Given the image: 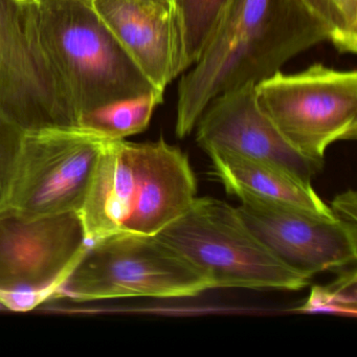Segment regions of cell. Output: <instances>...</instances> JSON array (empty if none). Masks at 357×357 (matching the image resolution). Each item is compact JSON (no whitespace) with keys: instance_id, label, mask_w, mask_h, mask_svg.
Instances as JSON below:
<instances>
[{"instance_id":"11","label":"cell","mask_w":357,"mask_h":357,"mask_svg":"<svg viewBox=\"0 0 357 357\" xmlns=\"http://www.w3.org/2000/svg\"><path fill=\"white\" fill-rule=\"evenodd\" d=\"M196 143L208 153L231 152L279 167L305 183L323 169L296 151L261 110L255 85H246L214 98L196 123Z\"/></svg>"},{"instance_id":"7","label":"cell","mask_w":357,"mask_h":357,"mask_svg":"<svg viewBox=\"0 0 357 357\" xmlns=\"http://www.w3.org/2000/svg\"><path fill=\"white\" fill-rule=\"evenodd\" d=\"M89 244L78 213L0 210V305L22 312L56 298Z\"/></svg>"},{"instance_id":"10","label":"cell","mask_w":357,"mask_h":357,"mask_svg":"<svg viewBox=\"0 0 357 357\" xmlns=\"http://www.w3.org/2000/svg\"><path fill=\"white\" fill-rule=\"evenodd\" d=\"M236 197L246 227L292 271L311 279L356 261V227L334 216L250 194Z\"/></svg>"},{"instance_id":"16","label":"cell","mask_w":357,"mask_h":357,"mask_svg":"<svg viewBox=\"0 0 357 357\" xmlns=\"http://www.w3.org/2000/svg\"><path fill=\"white\" fill-rule=\"evenodd\" d=\"M321 20L329 43L342 54L357 52V0H303Z\"/></svg>"},{"instance_id":"8","label":"cell","mask_w":357,"mask_h":357,"mask_svg":"<svg viewBox=\"0 0 357 357\" xmlns=\"http://www.w3.org/2000/svg\"><path fill=\"white\" fill-rule=\"evenodd\" d=\"M0 119L22 133L78 128L68 91L39 43L31 0H0Z\"/></svg>"},{"instance_id":"13","label":"cell","mask_w":357,"mask_h":357,"mask_svg":"<svg viewBox=\"0 0 357 357\" xmlns=\"http://www.w3.org/2000/svg\"><path fill=\"white\" fill-rule=\"evenodd\" d=\"M208 154L212 160L213 174L231 195L250 194L334 216L311 183L279 167L222 150H213Z\"/></svg>"},{"instance_id":"4","label":"cell","mask_w":357,"mask_h":357,"mask_svg":"<svg viewBox=\"0 0 357 357\" xmlns=\"http://www.w3.org/2000/svg\"><path fill=\"white\" fill-rule=\"evenodd\" d=\"M210 283L211 288L303 289L310 279L279 260L246 227L237 208L196 197L158 234Z\"/></svg>"},{"instance_id":"5","label":"cell","mask_w":357,"mask_h":357,"mask_svg":"<svg viewBox=\"0 0 357 357\" xmlns=\"http://www.w3.org/2000/svg\"><path fill=\"white\" fill-rule=\"evenodd\" d=\"M212 289L208 280L158 236L119 234L89 244L56 298H174Z\"/></svg>"},{"instance_id":"14","label":"cell","mask_w":357,"mask_h":357,"mask_svg":"<svg viewBox=\"0 0 357 357\" xmlns=\"http://www.w3.org/2000/svg\"><path fill=\"white\" fill-rule=\"evenodd\" d=\"M164 93L155 91L102 106L79 116L78 128L106 141H120L143 132L154 110L164 102Z\"/></svg>"},{"instance_id":"18","label":"cell","mask_w":357,"mask_h":357,"mask_svg":"<svg viewBox=\"0 0 357 357\" xmlns=\"http://www.w3.org/2000/svg\"><path fill=\"white\" fill-rule=\"evenodd\" d=\"M24 133L0 119V210L7 208L13 187Z\"/></svg>"},{"instance_id":"17","label":"cell","mask_w":357,"mask_h":357,"mask_svg":"<svg viewBox=\"0 0 357 357\" xmlns=\"http://www.w3.org/2000/svg\"><path fill=\"white\" fill-rule=\"evenodd\" d=\"M301 312H329L355 317L356 315V273H349L328 287L315 286Z\"/></svg>"},{"instance_id":"19","label":"cell","mask_w":357,"mask_h":357,"mask_svg":"<svg viewBox=\"0 0 357 357\" xmlns=\"http://www.w3.org/2000/svg\"><path fill=\"white\" fill-rule=\"evenodd\" d=\"M330 208L335 218L356 227V193L354 191H347L337 196Z\"/></svg>"},{"instance_id":"20","label":"cell","mask_w":357,"mask_h":357,"mask_svg":"<svg viewBox=\"0 0 357 357\" xmlns=\"http://www.w3.org/2000/svg\"><path fill=\"white\" fill-rule=\"evenodd\" d=\"M147 1H153V3H172V0H147Z\"/></svg>"},{"instance_id":"15","label":"cell","mask_w":357,"mask_h":357,"mask_svg":"<svg viewBox=\"0 0 357 357\" xmlns=\"http://www.w3.org/2000/svg\"><path fill=\"white\" fill-rule=\"evenodd\" d=\"M231 0H172L179 38L178 75L197 62Z\"/></svg>"},{"instance_id":"3","label":"cell","mask_w":357,"mask_h":357,"mask_svg":"<svg viewBox=\"0 0 357 357\" xmlns=\"http://www.w3.org/2000/svg\"><path fill=\"white\" fill-rule=\"evenodd\" d=\"M39 43L79 116L160 91L148 80L91 0H31ZM162 93V91H160Z\"/></svg>"},{"instance_id":"2","label":"cell","mask_w":357,"mask_h":357,"mask_svg":"<svg viewBox=\"0 0 357 357\" xmlns=\"http://www.w3.org/2000/svg\"><path fill=\"white\" fill-rule=\"evenodd\" d=\"M196 197L193 169L176 146L108 141L78 214L89 243L119 234L155 236Z\"/></svg>"},{"instance_id":"1","label":"cell","mask_w":357,"mask_h":357,"mask_svg":"<svg viewBox=\"0 0 357 357\" xmlns=\"http://www.w3.org/2000/svg\"><path fill=\"white\" fill-rule=\"evenodd\" d=\"M324 43L327 28L303 0H231L199 59L179 80L176 137L193 132L214 98L258 84Z\"/></svg>"},{"instance_id":"12","label":"cell","mask_w":357,"mask_h":357,"mask_svg":"<svg viewBox=\"0 0 357 357\" xmlns=\"http://www.w3.org/2000/svg\"><path fill=\"white\" fill-rule=\"evenodd\" d=\"M139 70L165 93L178 75L179 38L172 3L91 0Z\"/></svg>"},{"instance_id":"6","label":"cell","mask_w":357,"mask_h":357,"mask_svg":"<svg viewBox=\"0 0 357 357\" xmlns=\"http://www.w3.org/2000/svg\"><path fill=\"white\" fill-rule=\"evenodd\" d=\"M257 102L282 137L303 155L323 162L332 144L357 137V72L314 63L279 70L255 85Z\"/></svg>"},{"instance_id":"9","label":"cell","mask_w":357,"mask_h":357,"mask_svg":"<svg viewBox=\"0 0 357 357\" xmlns=\"http://www.w3.org/2000/svg\"><path fill=\"white\" fill-rule=\"evenodd\" d=\"M106 142L78 128L24 133L7 206L32 216L80 212Z\"/></svg>"}]
</instances>
